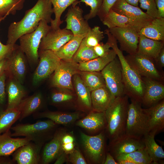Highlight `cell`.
<instances>
[{
    "label": "cell",
    "mask_w": 164,
    "mask_h": 164,
    "mask_svg": "<svg viewBox=\"0 0 164 164\" xmlns=\"http://www.w3.org/2000/svg\"><path fill=\"white\" fill-rule=\"evenodd\" d=\"M138 34L153 40L164 41V18L154 19L143 27Z\"/></svg>",
    "instance_id": "31"
},
{
    "label": "cell",
    "mask_w": 164,
    "mask_h": 164,
    "mask_svg": "<svg viewBox=\"0 0 164 164\" xmlns=\"http://www.w3.org/2000/svg\"><path fill=\"white\" fill-rule=\"evenodd\" d=\"M23 84L14 79L9 82L7 87L8 104L6 109L17 108L26 94Z\"/></svg>",
    "instance_id": "29"
},
{
    "label": "cell",
    "mask_w": 164,
    "mask_h": 164,
    "mask_svg": "<svg viewBox=\"0 0 164 164\" xmlns=\"http://www.w3.org/2000/svg\"><path fill=\"white\" fill-rule=\"evenodd\" d=\"M91 92L92 109L94 111H105L115 99L106 86Z\"/></svg>",
    "instance_id": "24"
},
{
    "label": "cell",
    "mask_w": 164,
    "mask_h": 164,
    "mask_svg": "<svg viewBox=\"0 0 164 164\" xmlns=\"http://www.w3.org/2000/svg\"><path fill=\"white\" fill-rule=\"evenodd\" d=\"M51 2L55 18L50 23L51 29H56L60 28L63 22L61 19L62 14L69 6L77 0H50Z\"/></svg>",
    "instance_id": "36"
},
{
    "label": "cell",
    "mask_w": 164,
    "mask_h": 164,
    "mask_svg": "<svg viewBox=\"0 0 164 164\" xmlns=\"http://www.w3.org/2000/svg\"><path fill=\"white\" fill-rule=\"evenodd\" d=\"M131 100L128 106L125 135L142 139L148 133V116L141 103Z\"/></svg>",
    "instance_id": "5"
},
{
    "label": "cell",
    "mask_w": 164,
    "mask_h": 164,
    "mask_svg": "<svg viewBox=\"0 0 164 164\" xmlns=\"http://www.w3.org/2000/svg\"><path fill=\"white\" fill-rule=\"evenodd\" d=\"M32 115L35 119L47 118L58 125H64L72 124L82 117V114L78 112H66L50 111L39 112Z\"/></svg>",
    "instance_id": "25"
},
{
    "label": "cell",
    "mask_w": 164,
    "mask_h": 164,
    "mask_svg": "<svg viewBox=\"0 0 164 164\" xmlns=\"http://www.w3.org/2000/svg\"><path fill=\"white\" fill-rule=\"evenodd\" d=\"M104 38L103 32L101 30L99 26H95L89 30L82 39L80 45L94 47Z\"/></svg>",
    "instance_id": "40"
},
{
    "label": "cell",
    "mask_w": 164,
    "mask_h": 164,
    "mask_svg": "<svg viewBox=\"0 0 164 164\" xmlns=\"http://www.w3.org/2000/svg\"><path fill=\"white\" fill-rule=\"evenodd\" d=\"M117 0H103L102 6L97 15L101 21Z\"/></svg>",
    "instance_id": "48"
},
{
    "label": "cell",
    "mask_w": 164,
    "mask_h": 164,
    "mask_svg": "<svg viewBox=\"0 0 164 164\" xmlns=\"http://www.w3.org/2000/svg\"><path fill=\"white\" fill-rule=\"evenodd\" d=\"M15 162L9 156H0V164H13Z\"/></svg>",
    "instance_id": "55"
},
{
    "label": "cell",
    "mask_w": 164,
    "mask_h": 164,
    "mask_svg": "<svg viewBox=\"0 0 164 164\" xmlns=\"http://www.w3.org/2000/svg\"><path fill=\"white\" fill-rule=\"evenodd\" d=\"M106 136L104 130L94 136L80 132V140L83 151L89 163H104L107 152Z\"/></svg>",
    "instance_id": "7"
},
{
    "label": "cell",
    "mask_w": 164,
    "mask_h": 164,
    "mask_svg": "<svg viewBox=\"0 0 164 164\" xmlns=\"http://www.w3.org/2000/svg\"><path fill=\"white\" fill-rule=\"evenodd\" d=\"M104 164H118L113 156L109 152H107Z\"/></svg>",
    "instance_id": "53"
},
{
    "label": "cell",
    "mask_w": 164,
    "mask_h": 164,
    "mask_svg": "<svg viewBox=\"0 0 164 164\" xmlns=\"http://www.w3.org/2000/svg\"><path fill=\"white\" fill-rule=\"evenodd\" d=\"M67 161L73 164H87L86 160L79 149L76 147L67 154Z\"/></svg>",
    "instance_id": "45"
},
{
    "label": "cell",
    "mask_w": 164,
    "mask_h": 164,
    "mask_svg": "<svg viewBox=\"0 0 164 164\" xmlns=\"http://www.w3.org/2000/svg\"><path fill=\"white\" fill-rule=\"evenodd\" d=\"M140 7L146 10L145 13L153 19L160 17L154 0H139Z\"/></svg>",
    "instance_id": "43"
},
{
    "label": "cell",
    "mask_w": 164,
    "mask_h": 164,
    "mask_svg": "<svg viewBox=\"0 0 164 164\" xmlns=\"http://www.w3.org/2000/svg\"><path fill=\"white\" fill-rule=\"evenodd\" d=\"M78 63L71 61L61 60L54 71L52 80V84L60 88L73 90L72 77L75 74H79Z\"/></svg>",
    "instance_id": "10"
},
{
    "label": "cell",
    "mask_w": 164,
    "mask_h": 164,
    "mask_svg": "<svg viewBox=\"0 0 164 164\" xmlns=\"http://www.w3.org/2000/svg\"><path fill=\"white\" fill-rule=\"evenodd\" d=\"M142 79L145 84V91L142 104L149 108L163 99L164 86L162 84L152 79L145 77Z\"/></svg>",
    "instance_id": "20"
},
{
    "label": "cell",
    "mask_w": 164,
    "mask_h": 164,
    "mask_svg": "<svg viewBox=\"0 0 164 164\" xmlns=\"http://www.w3.org/2000/svg\"><path fill=\"white\" fill-rule=\"evenodd\" d=\"M53 13L50 0H38L33 7L25 12L20 21L11 23L8 28L6 44H15L21 36L34 31L41 21L50 22Z\"/></svg>",
    "instance_id": "1"
},
{
    "label": "cell",
    "mask_w": 164,
    "mask_h": 164,
    "mask_svg": "<svg viewBox=\"0 0 164 164\" xmlns=\"http://www.w3.org/2000/svg\"><path fill=\"white\" fill-rule=\"evenodd\" d=\"M108 29L119 43L121 50L130 55L136 53L139 35L136 29L129 27H116Z\"/></svg>",
    "instance_id": "11"
},
{
    "label": "cell",
    "mask_w": 164,
    "mask_h": 164,
    "mask_svg": "<svg viewBox=\"0 0 164 164\" xmlns=\"http://www.w3.org/2000/svg\"><path fill=\"white\" fill-rule=\"evenodd\" d=\"M105 33L108 36L107 42L115 51L121 63L125 94L141 103L145 91L141 77L129 64L122 50L119 49L115 39L108 31Z\"/></svg>",
    "instance_id": "2"
},
{
    "label": "cell",
    "mask_w": 164,
    "mask_h": 164,
    "mask_svg": "<svg viewBox=\"0 0 164 164\" xmlns=\"http://www.w3.org/2000/svg\"><path fill=\"white\" fill-rule=\"evenodd\" d=\"M1 21H0V22H1Z\"/></svg>",
    "instance_id": "58"
},
{
    "label": "cell",
    "mask_w": 164,
    "mask_h": 164,
    "mask_svg": "<svg viewBox=\"0 0 164 164\" xmlns=\"http://www.w3.org/2000/svg\"><path fill=\"white\" fill-rule=\"evenodd\" d=\"M106 86L114 98L125 95L120 63L116 57L101 71Z\"/></svg>",
    "instance_id": "8"
},
{
    "label": "cell",
    "mask_w": 164,
    "mask_h": 164,
    "mask_svg": "<svg viewBox=\"0 0 164 164\" xmlns=\"http://www.w3.org/2000/svg\"><path fill=\"white\" fill-rule=\"evenodd\" d=\"M20 112L17 108L4 109L0 108V134L10 130L19 119Z\"/></svg>",
    "instance_id": "35"
},
{
    "label": "cell",
    "mask_w": 164,
    "mask_h": 164,
    "mask_svg": "<svg viewBox=\"0 0 164 164\" xmlns=\"http://www.w3.org/2000/svg\"><path fill=\"white\" fill-rule=\"evenodd\" d=\"M155 135L148 133L145 135L142 140L145 149L152 159L153 164H157L164 158V152L162 147L155 142L154 137Z\"/></svg>",
    "instance_id": "33"
},
{
    "label": "cell",
    "mask_w": 164,
    "mask_h": 164,
    "mask_svg": "<svg viewBox=\"0 0 164 164\" xmlns=\"http://www.w3.org/2000/svg\"><path fill=\"white\" fill-rule=\"evenodd\" d=\"M129 4L135 6H138L139 0H125Z\"/></svg>",
    "instance_id": "57"
},
{
    "label": "cell",
    "mask_w": 164,
    "mask_h": 164,
    "mask_svg": "<svg viewBox=\"0 0 164 164\" xmlns=\"http://www.w3.org/2000/svg\"><path fill=\"white\" fill-rule=\"evenodd\" d=\"M73 81L79 105L83 109L90 112L92 111L90 91L79 74L74 75Z\"/></svg>",
    "instance_id": "30"
},
{
    "label": "cell",
    "mask_w": 164,
    "mask_h": 164,
    "mask_svg": "<svg viewBox=\"0 0 164 164\" xmlns=\"http://www.w3.org/2000/svg\"><path fill=\"white\" fill-rule=\"evenodd\" d=\"M67 161V154L63 151L57 157L54 164H63Z\"/></svg>",
    "instance_id": "51"
},
{
    "label": "cell",
    "mask_w": 164,
    "mask_h": 164,
    "mask_svg": "<svg viewBox=\"0 0 164 164\" xmlns=\"http://www.w3.org/2000/svg\"><path fill=\"white\" fill-rule=\"evenodd\" d=\"M111 46L108 42L104 44L100 43L98 45L93 47L94 50L98 57H103L106 56L110 52Z\"/></svg>",
    "instance_id": "47"
},
{
    "label": "cell",
    "mask_w": 164,
    "mask_h": 164,
    "mask_svg": "<svg viewBox=\"0 0 164 164\" xmlns=\"http://www.w3.org/2000/svg\"><path fill=\"white\" fill-rule=\"evenodd\" d=\"M25 0H0V21L6 16L15 14L23 8Z\"/></svg>",
    "instance_id": "38"
},
{
    "label": "cell",
    "mask_w": 164,
    "mask_h": 164,
    "mask_svg": "<svg viewBox=\"0 0 164 164\" xmlns=\"http://www.w3.org/2000/svg\"><path fill=\"white\" fill-rule=\"evenodd\" d=\"M116 161L118 164H136L134 162L127 159H118Z\"/></svg>",
    "instance_id": "56"
},
{
    "label": "cell",
    "mask_w": 164,
    "mask_h": 164,
    "mask_svg": "<svg viewBox=\"0 0 164 164\" xmlns=\"http://www.w3.org/2000/svg\"><path fill=\"white\" fill-rule=\"evenodd\" d=\"M76 125L92 134H99L104 130L107 126L105 111H92L87 115L78 120Z\"/></svg>",
    "instance_id": "21"
},
{
    "label": "cell",
    "mask_w": 164,
    "mask_h": 164,
    "mask_svg": "<svg viewBox=\"0 0 164 164\" xmlns=\"http://www.w3.org/2000/svg\"><path fill=\"white\" fill-rule=\"evenodd\" d=\"M8 67V58L4 59L0 62V76L7 70Z\"/></svg>",
    "instance_id": "54"
},
{
    "label": "cell",
    "mask_w": 164,
    "mask_h": 164,
    "mask_svg": "<svg viewBox=\"0 0 164 164\" xmlns=\"http://www.w3.org/2000/svg\"><path fill=\"white\" fill-rule=\"evenodd\" d=\"M157 63L161 67H162L164 66V48L161 49L158 55L155 59Z\"/></svg>",
    "instance_id": "52"
},
{
    "label": "cell",
    "mask_w": 164,
    "mask_h": 164,
    "mask_svg": "<svg viewBox=\"0 0 164 164\" xmlns=\"http://www.w3.org/2000/svg\"><path fill=\"white\" fill-rule=\"evenodd\" d=\"M108 29L116 27H129L136 29L138 32L142 29L131 19L119 14L111 9L101 21Z\"/></svg>",
    "instance_id": "28"
},
{
    "label": "cell",
    "mask_w": 164,
    "mask_h": 164,
    "mask_svg": "<svg viewBox=\"0 0 164 164\" xmlns=\"http://www.w3.org/2000/svg\"><path fill=\"white\" fill-rule=\"evenodd\" d=\"M111 9L131 19L141 28L149 24L154 19L138 6L129 4L125 0H118Z\"/></svg>",
    "instance_id": "14"
},
{
    "label": "cell",
    "mask_w": 164,
    "mask_h": 164,
    "mask_svg": "<svg viewBox=\"0 0 164 164\" xmlns=\"http://www.w3.org/2000/svg\"><path fill=\"white\" fill-rule=\"evenodd\" d=\"M51 29L47 22L41 21L34 31L23 35L19 39V47L30 63H36L38 61V50L41 39Z\"/></svg>",
    "instance_id": "6"
},
{
    "label": "cell",
    "mask_w": 164,
    "mask_h": 164,
    "mask_svg": "<svg viewBox=\"0 0 164 164\" xmlns=\"http://www.w3.org/2000/svg\"><path fill=\"white\" fill-rule=\"evenodd\" d=\"M39 61L32 78V84L35 86L54 72L61 61L54 51L51 50H39Z\"/></svg>",
    "instance_id": "9"
},
{
    "label": "cell",
    "mask_w": 164,
    "mask_h": 164,
    "mask_svg": "<svg viewBox=\"0 0 164 164\" xmlns=\"http://www.w3.org/2000/svg\"><path fill=\"white\" fill-rule=\"evenodd\" d=\"M16 45L15 44L4 45L0 41V62L10 56Z\"/></svg>",
    "instance_id": "46"
},
{
    "label": "cell",
    "mask_w": 164,
    "mask_h": 164,
    "mask_svg": "<svg viewBox=\"0 0 164 164\" xmlns=\"http://www.w3.org/2000/svg\"><path fill=\"white\" fill-rule=\"evenodd\" d=\"M74 98V96L72 94L62 92H54L51 96L52 103L56 104L70 102Z\"/></svg>",
    "instance_id": "44"
},
{
    "label": "cell",
    "mask_w": 164,
    "mask_h": 164,
    "mask_svg": "<svg viewBox=\"0 0 164 164\" xmlns=\"http://www.w3.org/2000/svg\"><path fill=\"white\" fill-rule=\"evenodd\" d=\"M85 36L84 35H74L71 39L54 52L61 60L72 61L73 56Z\"/></svg>",
    "instance_id": "34"
},
{
    "label": "cell",
    "mask_w": 164,
    "mask_h": 164,
    "mask_svg": "<svg viewBox=\"0 0 164 164\" xmlns=\"http://www.w3.org/2000/svg\"><path fill=\"white\" fill-rule=\"evenodd\" d=\"M116 56L115 51L112 49L105 56L98 57L90 61L78 63L79 69L81 71L100 72Z\"/></svg>",
    "instance_id": "32"
},
{
    "label": "cell",
    "mask_w": 164,
    "mask_h": 164,
    "mask_svg": "<svg viewBox=\"0 0 164 164\" xmlns=\"http://www.w3.org/2000/svg\"><path fill=\"white\" fill-rule=\"evenodd\" d=\"M103 0H80L79 2H83L87 6H89L91 10L89 13L84 16V19L88 21L97 15L103 3Z\"/></svg>",
    "instance_id": "42"
},
{
    "label": "cell",
    "mask_w": 164,
    "mask_h": 164,
    "mask_svg": "<svg viewBox=\"0 0 164 164\" xmlns=\"http://www.w3.org/2000/svg\"><path fill=\"white\" fill-rule=\"evenodd\" d=\"M10 130L0 134V156H9L20 147L28 143V138H13Z\"/></svg>",
    "instance_id": "27"
},
{
    "label": "cell",
    "mask_w": 164,
    "mask_h": 164,
    "mask_svg": "<svg viewBox=\"0 0 164 164\" xmlns=\"http://www.w3.org/2000/svg\"><path fill=\"white\" fill-rule=\"evenodd\" d=\"M26 57L19 46H16L8 58V71L12 78L23 84L26 71Z\"/></svg>",
    "instance_id": "16"
},
{
    "label": "cell",
    "mask_w": 164,
    "mask_h": 164,
    "mask_svg": "<svg viewBox=\"0 0 164 164\" xmlns=\"http://www.w3.org/2000/svg\"><path fill=\"white\" fill-rule=\"evenodd\" d=\"M130 65L141 77L160 80L162 77L152 60L135 54L125 56Z\"/></svg>",
    "instance_id": "13"
},
{
    "label": "cell",
    "mask_w": 164,
    "mask_h": 164,
    "mask_svg": "<svg viewBox=\"0 0 164 164\" xmlns=\"http://www.w3.org/2000/svg\"><path fill=\"white\" fill-rule=\"evenodd\" d=\"M164 47V41H157L139 35L136 54L153 60H155Z\"/></svg>",
    "instance_id": "23"
},
{
    "label": "cell",
    "mask_w": 164,
    "mask_h": 164,
    "mask_svg": "<svg viewBox=\"0 0 164 164\" xmlns=\"http://www.w3.org/2000/svg\"><path fill=\"white\" fill-rule=\"evenodd\" d=\"M58 125L49 119L32 123L18 124L12 127V137L23 136L36 144L43 145L52 138Z\"/></svg>",
    "instance_id": "4"
},
{
    "label": "cell",
    "mask_w": 164,
    "mask_h": 164,
    "mask_svg": "<svg viewBox=\"0 0 164 164\" xmlns=\"http://www.w3.org/2000/svg\"><path fill=\"white\" fill-rule=\"evenodd\" d=\"M43 145L30 141L20 147L12 154V159L18 164H39Z\"/></svg>",
    "instance_id": "18"
},
{
    "label": "cell",
    "mask_w": 164,
    "mask_h": 164,
    "mask_svg": "<svg viewBox=\"0 0 164 164\" xmlns=\"http://www.w3.org/2000/svg\"><path fill=\"white\" fill-rule=\"evenodd\" d=\"M114 159L115 160L118 159H127L134 162L136 164H153L152 160L145 148L127 154L120 155Z\"/></svg>",
    "instance_id": "39"
},
{
    "label": "cell",
    "mask_w": 164,
    "mask_h": 164,
    "mask_svg": "<svg viewBox=\"0 0 164 164\" xmlns=\"http://www.w3.org/2000/svg\"><path fill=\"white\" fill-rule=\"evenodd\" d=\"M79 74L91 92L106 86L104 79L101 72L80 71Z\"/></svg>",
    "instance_id": "37"
},
{
    "label": "cell",
    "mask_w": 164,
    "mask_h": 164,
    "mask_svg": "<svg viewBox=\"0 0 164 164\" xmlns=\"http://www.w3.org/2000/svg\"><path fill=\"white\" fill-rule=\"evenodd\" d=\"M98 57L95 53L93 47L80 45L72 57V61L79 63L90 61Z\"/></svg>",
    "instance_id": "41"
},
{
    "label": "cell",
    "mask_w": 164,
    "mask_h": 164,
    "mask_svg": "<svg viewBox=\"0 0 164 164\" xmlns=\"http://www.w3.org/2000/svg\"><path fill=\"white\" fill-rule=\"evenodd\" d=\"M66 133L64 129L57 128L51 140L44 146L40 154V164H48L55 161L63 151L61 140Z\"/></svg>",
    "instance_id": "19"
},
{
    "label": "cell",
    "mask_w": 164,
    "mask_h": 164,
    "mask_svg": "<svg viewBox=\"0 0 164 164\" xmlns=\"http://www.w3.org/2000/svg\"><path fill=\"white\" fill-rule=\"evenodd\" d=\"M128 98L126 95L115 98L105 111L107 125L104 132L110 142L125 135Z\"/></svg>",
    "instance_id": "3"
},
{
    "label": "cell",
    "mask_w": 164,
    "mask_h": 164,
    "mask_svg": "<svg viewBox=\"0 0 164 164\" xmlns=\"http://www.w3.org/2000/svg\"><path fill=\"white\" fill-rule=\"evenodd\" d=\"M73 33L65 28L51 29L41 39L39 50H58L73 36Z\"/></svg>",
    "instance_id": "15"
},
{
    "label": "cell",
    "mask_w": 164,
    "mask_h": 164,
    "mask_svg": "<svg viewBox=\"0 0 164 164\" xmlns=\"http://www.w3.org/2000/svg\"><path fill=\"white\" fill-rule=\"evenodd\" d=\"M159 15L164 18V0H154Z\"/></svg>",
    "instance_id": "50"
},
{
    "label": "cell",
    "mask_w": 164,
    "mask_h": 164,
    "mask_svg": "<svg viewBox=\"0 0 164 164\" xmlns=\"http://www.w3.org/2000/svg\"><path fill=\"white\" fill-rule=\"evenodd\" d=\"M144 109L148 116V133L156 135L164 128V100Z\"/></svg>",
    "instance_id": "22"
},
{
    "label": "cell",
    "mask_w": 164,
    "mask_h": 164,
    "mask_svg": "<svg viewBox=\"0 0 164 164\" xmlns=\"http://www.w3.org/2000/svg\"><path fill=\"white\" fill-rule=\"evenodd\" d=\"M43 104V97L40 92L25 97L21 101L17 108L20 112L19 120L21 121L39 112Z\"/></svg>",
    "instance_id": "26"
},
{
    "label": "cell",
    "mask_w": 164,
    "mask_h": 164,
    "mask_svg": "<svg viewBox=\"0 0 164 164\" xmlns=\"http://www.w3.org/2000/svg\"><path fill=\"white\" fill-rule=\"evenodd\" d=\"M5 72L0 76V106L4 105L6 100L5 91Z\"/></svg>",
    "instance_id": "49"
},
{
    "label": "cell",
    "mask_w": 164,
    "mask_h": 164,
    "mask_svg": "<svg viewBox=\"0 0 164 164\" xmlns=\"http://www.w3.org/2000/svg\"><path fill=\"white\" fill-rule=\"evenodd\" d=\"M144 148L145 145L142 139L133 138L125 135L110 142L108 150L114 158L120 155Z\"/></svg>",
    "instance_id": "17"
},
{
    "label": "cell",
    "mask_w": 164,
    "mask_h": 164,
    "mask_svg": "<svg viewBox=\"0 0 164 164\" xmlns=\"http://www.w3.org/2000/svg\"><path fill=\"white\" fill-rule=\"evenodd\" d=\"M77 1L71 5L66 15L65 28L70 30L74 35L86 36L91 28L83 16V9L77 5Z\"/></svg>",
    "instance_id": "12"
}]
</instances>
